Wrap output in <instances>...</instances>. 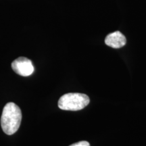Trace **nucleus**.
<instances>
[{
  "instance_id": "nucleus-1",
  "label": "nucleus",
  "mask_w": 146,
  "mask_h": 146,
  "mask_svg": "<svg viewBox=\"0 0 146 146\" xmlns=\"http://www.w3.org/2000/svg\"><path fill=\"white\" fill-rule=\"evenodd\" d=\"M22 120L21 110L16 104L9 102L3 109L1 126L5 134L11 135L19 129Z\"/></svg>"
},
{
  "instance_id": "nucleus-2",
  "label": "nucleus",
  "mask_w": 146,
  "mask_h": 146,
  "mask_svg": "<svg viewBox=\"0 0 146 146\" xmlns=\"http://www.w3.org/2000/svg\"><path fill=\"white\" fill-rule=\"evenodd\" d=\"M90 100L87 95L80 93H68L59 99L58 107L63 110L77 111L85 108Z\"/></svg>"
},
{
  "instance_id": "nucleus-3",
  "label": "nucleus",
  "mask_w": 146,
  "mask_h": 146,
  "mask_svg": "<svg viewBox=\"0 0 146 146\" xmlns=\"http://www.w3.org/2000/svg\"><path fill=\"white\" fill-rule=\"evenodd\" d=\"M12 68L16 74L23 76H29L34 72L31 60L25 57H20L14 60L12 63Z\"/></svg>"
},
{
  "instance_id": "nucleus-4",
  "label": "nucleus",
  "mask_w": 146,
  "mask_h": 146,
  "mask_svg": "<svg viewBox=\"0 0 146 146\" xmlns=\"http://www.w3.org/2000/svg\"><path fill=\"white\" fill-rule=\"evenodd\" d=\"M127 40L120 31H115L109 34L105 39V43L112 48L118 49L125 46Z\"/></svg>"
},
{
  "instance_id": "nucleus-5",
  "label": "nucleus",
  "mask_w": 146,
  "mask_h": 146,
  "mask_svg": "<svg viewBox=\"0 0 146 146\" xmlns=\"http://www.w3.org/2000/svg\"><path fill=\"white\" fill-rule=\"evenodd\" d=\"M70 146H90V145H89V142L85 141H82L77 142V143H73Z\"/></svg>"
}]
</instances>
